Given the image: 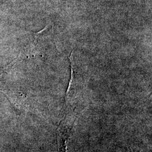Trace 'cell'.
Returning <instances> with one entry per match:
<instances>
[{"label":"cell","mask_w":152,"mask_h":152,"mask_svg":"<svg viewBox=\"0 0 152 152\" xmlns=\"http://www.w3.org/2000/svg\"><path fill=\"white\" fill-rule=\"evenodd\" d=\"M63 115L64 117L60 121L56 132L58 152H66L67 143L77 118L76 115H69L66 113Z\"/></svg>","instance_id":"1"}]
</instances>
